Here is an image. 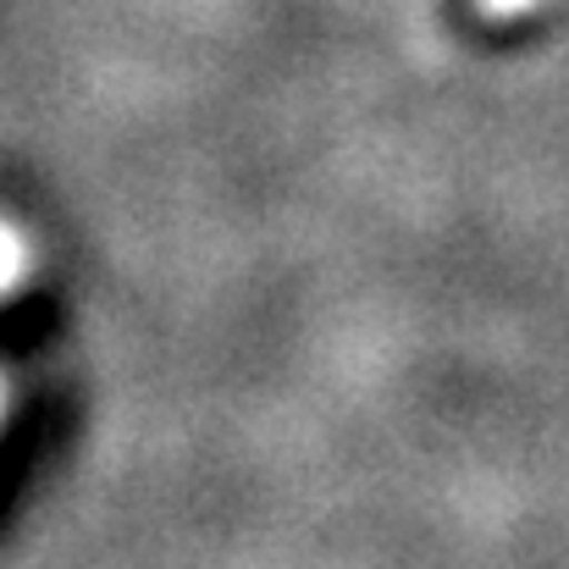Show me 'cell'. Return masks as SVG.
I'll use <instances>...</instances> for the list:
<instances>
[{"mask_svg":"<svg viewBox=\"0 0 569 569\" xmlns=\"http://www.w3.org/2000/svg\"><path fill=\"white\" fill-rule=\"evenodd\" d=\"M487 17H520V11H531L537 0H476Z\"/></svg>","mask_w":569,"mask_h":569,"instance_id":"7a4b0ae2","label":"cell"},{"mask_svg":"<svg viewBox=\"0 0 569 569\" xmlns=\"http://www.w3.org/2000/svg\"><path fill=\"white\" fill-rule=\"evenodd\" d=\"M17 277H22V238L0 221V293H6Z\"/></svg>","mask_w":569,"mask_h":569,"instance_id":"6da1fadb","label":"cell"}]
</instances>
